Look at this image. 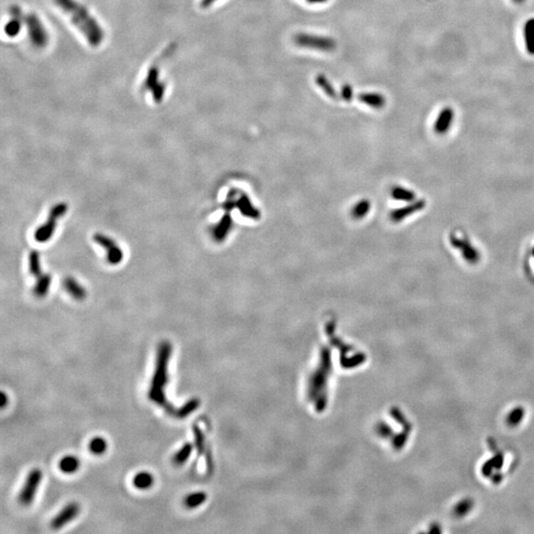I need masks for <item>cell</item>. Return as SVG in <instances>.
I'll use <instances>...</instances> for the list:
<instances>
[{"instance_id": "obj_1", "label": "cell", "mask_w": 534, "mask_h": 534, "mask_svg": "<svg viewBox=\"0 0 534 534\" xmlns=\"http://www.w3.org/2000/svg\"><path fill=\"white\" fill-rule=\"evenodd\" d=\"M172 347L169 341H161L157 348L155 368L151 387L148 393L149 400L156 406L161 407L168 415L174 417L176 408L173 407L165 396L164 389L168 382V364Z\"/></svg>"}, {"instance_id": "obj_2", "label": "cell", "mask_w": 534, "mask_h": 534, "mask_svg": "<svg viewBox=\"0 0 534 534\" xmlns=\"http://www.w3.org/2000/svg\"><path fill=\"white\" fill-rule=\"evenodd\" d=\"M57 6L69 16L92 47H98L104 40V31L88 10L77 0H55Z\"/></svg>"}, {"instance_id": "obj_3", "label": "cell", "mask_w": 534, "mask_h": 534, "mask_svg": "<svg viewBox=\"0 0 534 534\" xmlns=\"http://www.w3.org/2000/svg\"><path fill=\"white\" fill-rule=\"evenodd\" d=\"M294 42L301 48L313 49L321 52H331L336 48V42L333 39L308 33L296 34L294 37Z\"/></svg>"}, {"instance_id": "obj_4", "label": "cell", "mask_w": 534, "mask_h": 534, "mask_svg": "<svg viewBox=\"0 0 534 534\" xmlns=\"http://www.w3.org/2000/svg\"><path fill=\"white\" fill-rule=\"evenodd\" d=\"M68 211V205L66 203H59L56 206H54L49 214V220L43 224L41 227H39L35 231V239L38 242H46L48 241L54 234V231L56 229L57 220L65 215Z\"/></svg>"}, {"instance_id": "obj_5", "label": "cell", "mask_w": 534, "mask_h": 534, "mask_svg": "<svg viewBox=\"0 0 534 534\" xmlns=\"http://www.w3.org/2000/svg\"><path fill=\"white\" fill-rule=\"evenodd\" d=\"M42 478H43V473L40 469L35 468L30 471L18 497L19 503L22 506L28 507L32 505V503L35 500L38 488L42 482Z\"/></svg>"}, {"instance_id": "obj_6", "label": "cell", "mask_w": 534, "mask_h": 534, "mask_svg": "<svg viewBox=\"0 0 534 534\" xmlns=\"http://www.w3.org/2000/svg\"><path fill=\"white\" fill-rule=\"evenodd\" d=\"M160 62L161 60H158L152 65L143 83L144 90H148V92L152 93L155 102H160L164 93V84L159 80Z\"/></svg>"}, {"instance_id": "obj_7", "label": "cell", "mask_w": 534, "mask_h": 534, "mask_svg": "<svg viewBox=\"0 0 534 534\" xmlns=\"http://www.w3.org/2000/svg\"><path fill=\"white\" fill-rule=\"evenodd\" d=\"M29 35L33 43L38 47H44L48 41V35L45 27L35 15H29L26 18Z\"/></svg>"}, {"instance_id": "obj_8", "label": "cell", "mask_w": 534, "mask_h": 534, "mask_svg": "<svg viewBox=\"0 0 534 534\" xmlns=\"http://www.w3.org/2000/svg\"><path fill=\"white\" fill-rule=\"evenodd\" d=\"M79 513V506L77 503L73 502L68 504L61 512L52 520L51 527L53 530H61L66 527L69 523L74 521Z\"/></svg>"}, {"instance_id": "obj_9", "label": "cell", "mask_w": 534, "mask_h": 534, "mask_svg": "<svg viewBox=\"0 0 534 534\" xmlns=\"http://www.w3.org/2000/svg\"><path fill=\"white\" fill-rule=\"evenodd\" d=\"M450 242L452 243V245L456 248H459L462 252V255L464 257L465 260H467L468 262L470 263H476L479 261L480 259V254L479 252L476 250V248H474L470 242L466 239H463V238H460V237H456L455 235H452L450 236Z\"/></svg>"}, {"instance_id": "obj_10", "label": "cell", "mask_w": 534, "mask_h": 534, "mask_svg": "<svg viewBox=\"0 0 534 534\" xmlns=\"http://www.w3.org/2000/svg\"><path fill=\"white\" fill-rule=\"evenodd\" d=\"M454 119V111L450 107L442 109L434 123V131L438 135H444L448 132Z\"/></svg>"}, {"instance_id": "obj_11", "label": "cell", "mask_w": 534, "mask_h": 534, "mask_svg": "<svg viewBox=\"0 0 534 534\" xmlns=\"http://www.w3.org/2000/svg\"><path fill=\"white\" fill-rule=\"evenodd\" d=\"M357 98L362 103L370 106L371 108H375V109L383 108L385 103H386L385 97L380 93H376V92L360 93V94H358Z\"/></svg>"}, {"instance_id": "obj_12", "label": "cell", "mask_w": 534, "mask_h": 534, "mask_svg": "<svg viewBox=\"0 0 534 534\" xmlns=\"http://www.w3.org/2000/svg\"><path fill=\"white\" fill-rule=\"evenodd\" d=\"M64 286L67 290V292L73 296L76 300L82 301L86 298V291L85 289L77 282L76 279L72 277H68L64 281Z\"/></svg>"}, {"instance_id": "obj_13", "label": "cell", "mask_w": 534, "mask_h": 534, "mask_svg": "<svg viewBox=\"0 0 534 534\" xmlns=\"http://www.w3.org/2000/svg\"><path fill=\"white\" fill-rule=\"evenodd\" d=\"M153 483L154 478L149 472H140L133 479V485L139 490H148L153 486Z\"/></svg>"}, {"instance_id": "obj_14", "label": "cell", "mask_w": 534, "mask_h": 534, "mask_svg": "<svg viewBox=\"0 0 534 534\" xmlns=\"http://www.w3.org/2000/svg\"><path fill=\"white\" fill-rule=\"evenodd\" d=\"M524 32L527 51L531 56H534V18L527 21Z\"/></svg>"}, {"instance_id": "obj_15", "label": "cell", "mask_w": 534, "mask_h": 534, "mask_svg": "<svg viewBox=\"0 0 534 534\" xmlns=\"http://www.w3.org/2000/svg\"><path fill=\"white\" fill-rule=\"evenodd\" d=\"M80 466V462L76 456L68 455L62 458L59 463V468L65 474H74L76 473Z\"/></svg>"}, {"instance_id": "obj_16", "label": "cell", "mask_w": 534, "mask_h": 534, "mask_svg": "<svg viewBox=\"0 0 534 534\" xmlns=\"http://www.w3.org/2000/svg\"><path fill=\"white\" fill-rule=\"evenodd\" d=\"M199 407V400L197 399H191L188 402H186L183 406L176 408L174 418L176 419H185L190 414H192L197 408Z\"/></svg>"}, {"instance_id": "obj_17", "label": "cell", "mask_w": 534, "mask_h": 534, "mask_svg": "<svg viewBox=\"0 0 534 534\" xmlns=\"http://www.w3.org/2000/svg\"><path fill=\"white\" fill-rule=\"evenodd\" d=\"M51 283H52L51 275H49V274L41 275L40 277H38L37 284H36V286L34 288V294L37 297H40V298L46 296V294L49 292Z\"/></svg>"}, {"instance_id": "obj_18", "label": "cell", "mask_w": 534, "mask_h": 534, "mask_svg": "<svg viewBox=\"0 0 534 534\" xmlns=\"http://www.w3.org/2000/svg\"><path fill=\"white\" fill-rule=\"evenodd\" d=\"M193 450V446L191 443L187 442L185 443L172 457V463L175 466H182L190 457Z\"/></svg>"}, {"instance_id": "obj_19", "label": "cell", "mask_w": 534, "mask_h": 534, "mask_svg": "<svg viewBox=\"0 0 534 534\" xmlns=\"http://www.w3.org/2000/svg\"><path fill=\"white\" fill-rule=\"evenodd\" d=\"M317 84L322 89V91L331 99H339V95L336 93L334 87L331 85V83L328 81V79L323 75H319L316 77Z\"/></svg>"}, {"instance_id": "obj_20", "label": "cell", "mask_w": 534, "mask_h": 534, "mask_svg": "<svg viewBox=\"0 0 534 534\" xmlns=\"http://www.w3.org/2000/svg\"><path fill=\"white\" fill-rule=\"evenodd\" d=\"M88 447L92 454L101 455L107 450V441L101 436H96L90 440Z\"/></svg>"}, {"instance_id": "obj_21", "label": "cell", "mask_w": 534, "mask_h": 534, "mask_svg": "<svg viewBox=\"0 0 534 534\" xmlns=\"http://www.w3.org/2000/svg\"><path fill=\"white\" fill-rule=\"evenodd\" d=\"M206 498H207V496L202 492H196V493L189 494L184 499V506L186 508H188V509L197 508V507H199L200 505H202L204 503Z\"/></svg>"}, {"instance_id": "obj_22", "label": "cell", "mask_w": 534, "mask_h": 534, "mask_svg": "<svg viewBox=\"0 0 534 534\" xmlns=\"http://www.w3.org/2000/svg\"><path fill=\"white\" fill-rule=\"evenodd\" d=\"M29 269L31 274L36 277H40L42 274L40 255L37 251H31L29 255Z\"/></svg>"}, {"instance_id": "obj_23", "label": "cell", "mask_w": 534, "mask_h": 534, "mask_svg": "<svg viewBox=\"0 0 534 534\" xmlns=\"http://www.w3.org/2000/svg\"><path fill=\"white\" fill-rule=\"evenodd\" d=\"M123 257H124V253L117 244L113 246L112 248H110L109 250H107V260L110 264L116 265L120 263L123 260Z\"/></svg>"}, {"instance_id": "obj_24", "label": "cell", "mask_w": 534, "mask_h": 534, "mask_svg": "<svg viewBox=\"0 0 534 534\" xmlns=\"http://www.w3.org/2000/svg\"><path fill=\"white\" fill-rule=\"evenodd\" d=\"M93 240H94L96 243H98L99 245H101L102 247L106 248L107 250H109L110 248H112L113 246L116 245L115 241H114L112 238H110L109 236L104 235V234H102V233H99V232H97V233H95V234L93 235Z\"/></svg>"}, {"instance_id": "obj_25", "label": "cell", "mask_w": 534, "mask_h": 534, "mask_svg": "<svg viewBox=\"0 0 534 534\" xmlns=\"http://www.w3.org/2000/svg\"><path fill=\"white\" fill-rule=\"evenodd\" d=\"M13 14V19L11 22H9L7 25H6V28H5V31L6 33L9 35V36H13L15 34L18 33L19 31V16H20V12L19 11H13L12 12Z\"/></svg>"}, {"instance_id": "obj_26", "label": "cell", "mask_w": 534, "mask_h": 534, "mask_svg": "<svg viewBox=\"0 0 534 534\" xmlns=\"http://www.w3.org/2000/svg\"><path fill=\"white\" fill-rule=\"evenodd\" d=\"M339 98H341L344 101H351V99L353 98V90L350 85L344 84L342 86L340 94H339Z\"/></svg>"}, {"instance_id": "obj_27", "label": "cell", "mask_w": 534, "mask_h": 534, "mask_svg": "<svg viewBox=\"0 0 534 534\" xmlns=\"http://www.w3.org/2000/svg\"><path fill=\"white\" fill-rule=\"evenodd\" d=\"M397 197L401 199H405V200H411V199H414L415 196H414V193H411L405 190H399L397 192Z\"/></svg>"}, {"instance_id": "obj_28", "label": "cell", "mask_w": 534, "mask_h": 534, "mask_svg": "<svg viewBox=\"0 0 534 534\" xmlns=\"http://www.w3.org/2000/svg\"><path fill=\"white\" fill-rule=\"evenodd\" d=\"M215 1H217V0H202L201 1V6L204 7V8H207V7L211 6Z\"/></svg>"}, {"instance_id": "obj_29", "label": "cell", "mask_w": 534, "mask_h": 534, "mask_svg": "<svg viewBox=\"0 0 534 534\" xmlns=\"http://www.w3.org/2000/svg\"><path fill=\"white\" fill-rule=\"evenodd\" d=\"M1 397H2V402H1V407L2 408H5L8 400H7V397H6V394L5 393H2L1 394Z\"/></svg>"}, {"instance_id": "obj_30", "label": "cell", "mask_w": 534, "mask_h": 534, "mask_svg": "<svg viewBox=\"0 0 534 534\" xmlns=\"http://www.w3.org/2000/svg\"><path fill=\"white\" fill-rule=\"evenodd\" d=\"M306 1L308 3H310V4H319V3H323V2H325L327 0H306Z\"/></svg>"}, {"instance_id": "obj_31", "label": "cell", "mask_w": 534, "mask_h": 534, "mask_svg": "<svg viewBox=\"0 0 534 534\" xmlns=\"http://www.w3.org/2000/svg\"><path fill=\"white\" fill-rule=\"evenodd\" d=\"M513 1L516 2L517 4H522V3H524L526 0H513Z\"/></svg>"}, {"instance_id": "obj_32", "label": "cell", "mask_w": 534, "mask_h": 534, "mask_svg": "<svg viewBox=\"0 0 534 534\" xmlns=\"http://www.w3.org/2000/svg\"><path fill=\"white\" fill-rule=\"evenodd\" d=\"M533 253H534V252H533Z\"/></svg>"}]
</instances>
